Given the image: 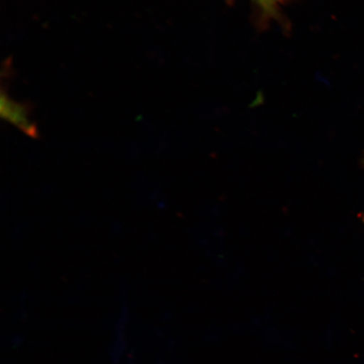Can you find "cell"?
Here are the masks:
<instances>
[{
  "label": "cell",
  "mask_w": 364,
  "mask_h": 364,
  "mask_svg": "<svg viewBox=\"0 0 364 364\" xmlns=\"http://www.w3.org/2000/svg\"><path fill=\"white\" fill-rule=\"evenodd\" d=\"M1 115L4 119L11 122L25 134L36 138L38 130L30 119V113L26 106L12 101L8 95H2Z\"/></svg>",
  "instance_id": "1"
},
{
  "label": "cell",
  "mask_w": 364,
  "mask_h": 364,
  "mask_svg": "<svg viewBox=\"0 0 364 364\" xmlns=\"http://www.w3.org/2000/svg\"><path fill=\"white\" fill-rule=\"evenodd\" d=\"M252 1L256 4L263 16L270 18L276 16L288 0H252Z\"/></svg>",
  "instance_id": "2"
},
{
  "label": "cell",
  "mask_w": 364,
  "mask_h": 364,
  "mask_svg": "<svg viewBox=\"0 0 364 364\" xmlns=\"http://www.w3.org/2000/svg\"></svg>",
  "instance_id": "3"
}]
</instances>
